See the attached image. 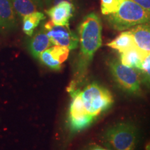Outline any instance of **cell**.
Listing matches in <instances>:
<instances>
[{"label": "cell", "mask_w": 150, "mask_h": 150, "mask_svg": "<svg viewBox=\"0 0 150 150\" xmlns=\"http://www.w3.org/2000/svg\"><path fill=\"white\" fill-rule=\"evenodd\" d=\"M44 29L54 45L65 47L70 50L78 47L79 42L78 35L71 31L69 26L56 25L50 20L44 24Z\"/></svg>", "instance_id": "cell-7"}, {"label": "cell", "mask_w": 150, "mask_h": 150, "mask_svg": "<svg viewBox=\"0 0 150 150\" xmlns=\"http://www.w3.org/2000/svg\"><path fill=\"white\" fill-rule=\"evenodd\" d=\"M105 139L115 150H134L136 145L137 131L130 123H119L108 129Z\"/></svg>", "instance_id": "cell-4"}, {"label": "cell", "mask_w": 150, "mask_h": 150, "mask_svg": "<svg viewBox=\"0 0 150 150\" xmlns=\"http://www.w3.org/2000/svg\"><path fill=\"white\" fill-rule=\"evenodd\" d=\"M145 56V54L135 46L120 53V61L125 66L140 70L142 61Z\"/></svg>", "instance_id": "cell-13"}, {"label": "cell", "mask_w": 150, "mask_h": 150, "mask_svg": "<svg viewBox=\"0 0 150 150\" xmlns=\"http://www.w3.org/2000/svg\"><path fill=\"white\" fill-rule=\"evenodd\" d=\"M80 94L86 111L95 119L108 110L114 102L110 92L97 83L87 85L82 91L80 90Z\"/></svg>", "instance_id": "cell-3"}, {"label": "cell", "mask_w": 150, "mask_h": 150, "mask_svg": "<svg viewBox=\"0 0 150 150\" xmlns=\"http://www.w3.org/2000/svg\"><path fill=\"white\" fill-rule=\"evenodd\" d=\"M109 66L114 79L122 88L131 93H139L141 86L140 70L125 66L116 59L110 62Z\"/></svg>", "instance_id": "cell-5"}, {"label": "cell", "mask_w": 150, "mask_h": 150, "mask_svg": "<svg viewBox=\"0 0 150 150\" xmlns=\"http://www.w3.org/2000/svg\"><path fill=\"white\" fill-rule=\"evenodd\" d=\"M69 93L72 97L69 108V125L72 132H79L88 127L95 119L86 111L81 96L80 89L73 90Z\"/></svg>", "instance_id": "cell-6"}, {"label": "cell", "mask_w": 150, "mask_h": 150, "mask_svg": "<svg viewBox=\"0 0 150 150\" xmlns=\"http://www.w3.org/2000/svg\"><path fill=\"white\" fill-rule=\"evenodd\" d=\"M17 26L16 13L11 0H0V30L11 31Z\"/></svg>", "instance_id": "cell-10"}, {"label": "cell", "mask_w": 150, "mask_h": 150, "mask_svg": "<svg viewBox=\"0 0 150 150\" xmlns=\"http://www.w3.org/2000/svg\"><path fill=\"white\" fill-rule=\"evenodd\" d=\"M107 45L113 50H117L120 53L126 51L131 47L136 46L134 37L129 31L122 32L114 40L108 42Z\"/></svg>", "instance_id": "cell-15"}, {"label": "cell", "mask_w": 150, "mask_h": 150, "mask_svg": "<svg viewBox=\"0 0 150 150\" xmlns=\"http://www.w3.org/2000/svg\"><path fill=\"white\" fill-rule=\"evenodd\" d=\"M102 23L97 14L92 13L86 16L79 27L80 51L76 62L74 80L67 91L79 88L83 82L94 54L102 46Z\"/></svg>", "instance_id": "cell-1"}, {"label": "cell", "mask_w": 150, "mask_h": 150, "mask_svg": "<svg viewBox=\"0 0 150 150\" xmlns=\"http://www.w3.org/2000/svg\"><path fill=\"white\" fill-rule=\"evenodd\" d=\"M145 150H150V141L148 142L145 145Z\"/></svg>", "instance_id": "cell-22"}, {"label": "cell", "mask_w": 150, "mask_h": 150, "mask_svg": "<svg viewBox=\"0 0 150 150\" xmlns=\"http://www.w3.org/2000/svg\"><path fill=\"white\" fill-rule=\"evenodd\" d=\"M122 0H101V11L103 15L114 13L119 8Z\"/></svg>", "instance_id": "cell-17"}, {"label": "cell", "mask_w": 150, "mask_h": 150, "mask_svg": "<svg viewBox=\"0 0 150 150\" xmlns=\"http://www.w3.org/2000/svg\"><path fill=\"white\" fill-rule=\"evenodd\" d=\"M16 14L23 18L32 13L40 11L43 7L42 0H11Z\"/></svg>", "instance_id": "cell-14"}, {"label": "cell", "mask_w": 150, "mask_h": 150, "mask_svg": "<svg viewBox=\"0 0 150 150\" xmlns=\"http://www.w3.org/2000/svg\"><path fill=\"white\" fill-rule=\"evenodd\" d=\"M47 1H48V2L50 3L52 6H54V5L57 4H59L63 1H70V2H72L73 0H47Z\"/></svg>", "instance_id": "cell-20"}, {"label": "cell", "mask_w": 150, "mask_h": 150, "mask_svg": "<svg viewBox=\"0 0 150 150\" xmlns=\"http://www.w3.org/2000/svg\"><path fill=\"white\" fill-rule=\"evenodd\" d=\"M91 150H108V149H104V148L99 147H93Z\"/></svg>", "instance_id": "cell-21"}, {"label": "cell", "mask_w": 150, "mask_h": 150, "mask_svg": "<svg viewBox=\"0 0 150 150\" xmlns=\"http://www.w3.org/2000/svg\"><path fill=\"white\" fill-rule=\"evenodd\" d=\"M140 72L145 76V79L150 83V54H147L144 58Z\"/></svg>", "instance_id": "cell-18"}, {"label": "cell", "mask_w": 150, "mask_h": 150, "mask_svg": "<svg viewBox=\"0 0 150 150\" xmlns=\"http://www.w3.org/2000/svg\"><path fill=\"white\" fill-rule=\"evenodd\" d=\"M45 18V14L40 11H36L24 16L22 18V30L24 33L29 36H32L34 30Z\"/></svg>", "instance_id": "cell-16"}, {"label": "cell", "mask_w": 150, "mask_h": 150, "mask_svg": "<svg viewBox=\"0 0 150 150\" xmlns=\"http://www.w3.org/2000/svg\"><path fill=\"white\" fill-rule=\"evenodd\" d=\"M136 46L145 55L150 54V25L142 24L130 30Z\"/></svg>", "instance_id": "cell-12"}, {"label": "cell", "mask_w": 150, "mask_h": 150, "mask_svg": "<svg viewBox=\"0 0 150 150\" xmlns=\"http://www.w3.org/2000/svg\"><path fill=\"white\" fill-rule=\"evenodd\" d=\"M112 29L123 31L150 22V15L133 0H122L118 10L106 16Z\"/></svg>", "instance_id": "cell-2"}, {"label": "cell", "mask_w": 150, "mask_h": 150, "mask_svg": "<svg viewBox=\"0 0 150 150\" xmlns=\"http://www.w3.org/2000/svg\"><path fill=\"white\" fill-rule=\"evenodd\" d=\"M52 45L50 37L43 29L33 33L29 40L28 49L33 57L38 59L40 54L50 48Z\"/></svg>", "instance_id": "cell-11"}, {"label": "cell", "mask_w": 150, "mask_h": 150, "mask_svg": "<svg viewBox=\"0 0 150 150\" xmlns=\"http://www.w3.org/2000/svg\"><path fill=\"white\" fill-rule=\"evenodd\" d=\"M70 50L65 47L54 45L43 52L38 59L47 67L54 70H59L62 64L68 58Z\"/></svg>", "instance_id": "cell-8"}, {"label": "cell", "mask_w": 150, "mask_h": 150, "mask_svg": "<svg viewBox=\"0 0 150 150\" xmlns=\"http://www.w3.org/2000/svg\"><path fill=\"white\" fill-rule=\"evenodd\" d=\"M74 12L72 2L63 1L52 6L46 11L51 21L56 25L69 26V22Z\"/></svg>", "instance_id": "cell-9"}, {"label": "cell", "mask_w": 150, "mask_h": 150, "mask_svg": "<svg viewBox=\"0 0 150 150\" xmlns=\"http://www.w3.org/2000/svg\"><path fill=\"white\" fill-rule=\"evenodd\" d=\"M150 15V0H133Z\"/></svg>", "instance_id": "cell-19"}]
</instances>
